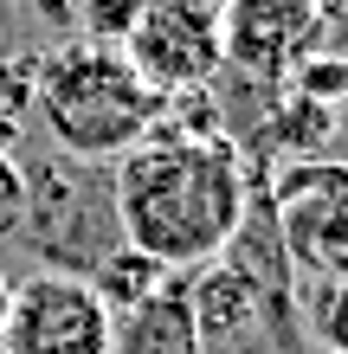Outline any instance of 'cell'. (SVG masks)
Returning <instances> with one entry per match:
<instances>
[{
    "instance_id": "obj_1",
    "label": "cell",
    "mask_w": 348,
    "mask_h": 354,
    "mask_svg": "<svg viewBox=\"0 0 348 354\" xmlns=\"http://www.w3.org/2000/svg\"><path fill=\"white\" fill-rule=\"evenodd\" d=\"M245 155L226 136H142L129 155H116L110 213L122 245L161 270L187 277L226 252L232 225L245 213Z\"/></svg>"
},
{
    "instance_id": "obj_2",
    "label": "cell",
    "mask_w": 348,
    "mask_h": 354,
    "mask_svg": "<svg viewBox=\"0 0 348 354\" xmlns=\"http://www.w3.org/2000/svg\"><path fill=\"white\" fill-rule=\"evenodd\" d=\"M33 110L46 116L52 142L71 161H116L142 136H155L161 97L136 77V65L122 52H104V46L77 39V46L39 58Z\"/></svg>"
},
{
    "instance_id": "obj_3",
    "label": "cell",
    "mask_w": 348,
    "mask_h": 354,
    "mask_svg": "<svg viewBox=\"0 0 348 354\" xmlns=\"http://www.w3.org/2000/svg\"><path fill=\"white\" fill-rule=\"evenodd\" d=\"M264 194L277 206V239L297 283L329 290L348 277V161H284Z\"/></svg>"
},
{
    "instance_id": "obj_4",
    "label": "cell",
    "mask_w": 348,
    "mask_h": 354,
    "mask_svg": "<svg viewBox=\"0 0 348 354\" xmlns=\"http://www.w3.org/2000/svg\"><path fill=\"white\" fill-rule=\"evenodd\" d=\"M116 316L71 270H39L13 283V309L0 328V354H110Z\"/></svg>"
},
{
    "instance_id": "obj_5",
    "label": "cell",
    "mask_w": 348,
    "mask_h": 354,
    "mask_svg": "<svg viewBox=\"0 0 348 354\" xmlns=\"http://www.w3.org/2000/svg\"><path fill=\"white\" fill-rule=\"evenodd\" d=\"M122 58L136 65V77L155 97H181V91H207L219 65H226V39H219V13L200 0H149L129 32Z\"/></svg>"
},
{
    "instance_id": "obj_6",
    "label": "cell",
    "mask_w": 348,
    "mask_h": 354,
    "mask_svg": "<svg viewBox=\"0 0 348 354\" xmlns=\"http://www.w3.org/2000/svg\"><path fill=\"white\" fill-rule=\"evenodd\" d=\"M219 39H226V71L291 84V71L322 46V13L316 0H226Z\"/></svg>"
},
{
    "instance_id": "obj_7",
    "label": "cell",
    "mask_w": 348,
    "mask_h": 354,
    "mask_svg": "<svg viewBox=\"0 0 348 354\" xmlns=\"http://www.w3.org/2000/svg\"><path fill=\"white\" fill-rule=\"evenodd\" d=\"M187 316H194V335H200V354H232L245 342L264 348V328H258V297L252 283L239 277L226 258L187 270Z\"/></svg>"
},
{
    "instance_id": "obj_8",
    "label": "cell",
    "mask_w": 348,
    "mask_h": 354,
    "mask_svg": "<svg viewBox=\"0 0 348 354\" xmlns=\"http://www.w3.org/2000/svg\"><path fill=\"white\" fill-rule=\"evenodd\" d=\"M110 354H200L194 316H187V277H168L142 309L116 322Z\"/></svg>"
},
{
    "instance_id": "obj_9",
    "label": "cell",
    "mask_w": 348,
    "mask_h": 354,
    "mask_svg": "<svg viewBox=\"0 0 348 354\" xmlns=\"http://www.w3.org/2000/svg\"><path fill=\"white\" fill-rule=\"evenodd\" d=\"M168 277H174V270H161L155 258H142L136 245H110V252L84 270V283L97 290V303H104L116 322L129 316V309H142V303H149V297H155V290L168 283Z\"/></svg>"
},
{
    "instance_id": "obj_10",
    "label": "cell",
    "mask_w": 348,
    "mask_h": 354,
    "mask_svg": "<svg viewBox=\"0 0 348 354\" xmlns=\"http://www.w3.org/2000/svg\"><path fill=\"white\" fill-rule=\"evenodd\" d=\"M149 0H77V26H84V46H104V52H122L136 32V19Z\"/></svg>"
},
{
    "instance_id": "obj_11",
    "label": "cell",
    "mask_w": 348,
    "mask_h": 354,
    "mask_svg": "<svg viewBox=\"0 0 348 354\" xmlns=\"http://www.w3.org/2000/svg\"><path fill=\"white\" fill-rule=\"evenodd\" d=\"M303 316H310L316 354H348V277H336L329 290H316V297L303 303Z\"/></svg>"
},
{
    "instance_id": "obj_12",
    "label": "cell",
    "mask_w": 348,
    "mask_h": 354,
    "mask_svg": "<svg viewBox=\"0 0 348 354\" xmlns=\"http://www.w3.org/2000/svg\"><path fill=\"white\" fill-rule=\"evenodd\" d=\"M33 84H39V58H13V65H0V129L33 110Z\"/></svg>"
},
{
    "instance_id": "obj_13",
    "label": "cell",
    "mask_w": 348,
    "mask_h": 354,
    "mask_svg": "<svg viewBox=\"0 0 348 354\" xmlns=\"http://www.w3.org/2000/svg\"><path fill=\"white\" fill-rule=\"evenodd\" d=\"M316 13H322V26L348 32V0H316Z\"/></svg>"
},
{
    "instance_id": "obj_14",
    "label": "cell",
    "mask_w": 348,
    "mask_h": 354,
    "mask_svg": "<svg viewBox=\"0 0 348 354\" xmlns=\"http://www.w3.org/2000/svg\"><path fill=\"white\" fill-rule=\"evenodd\" d=\"M39 13H46L52 26H65V19H77V0H39Z\"/></svg>"
},
{
    "instance_id": "obj_15",
    "label": "cell",
    "mask_w": 348,
    "mask_h": 354,
    "mask_svg": "<svg viewBox=\"0 0 348 354\" xmlns=\"http://www.w3.org/2000/svg\"><path fill=\"white\" fill-rule=\"evenodd\" d=\"M7 309H13V283H7V270H0V328H7Z\"/></svg>"
},
{
    "instance_id": "obj_16",
    "label": "cell",
    "mask_w": 348,
    "mask_h": 354,
    "mask_svg": "<svg viewBox=\"0 0 348 354\" xmlns=\"http://www.w3.org/2000/svg\"><path fill=\"white\" fill-rule=\"evenodd\" d=\"M200 7H213V13H219V7H226V0H200Z\"/></svg>"
}]
</instances>
